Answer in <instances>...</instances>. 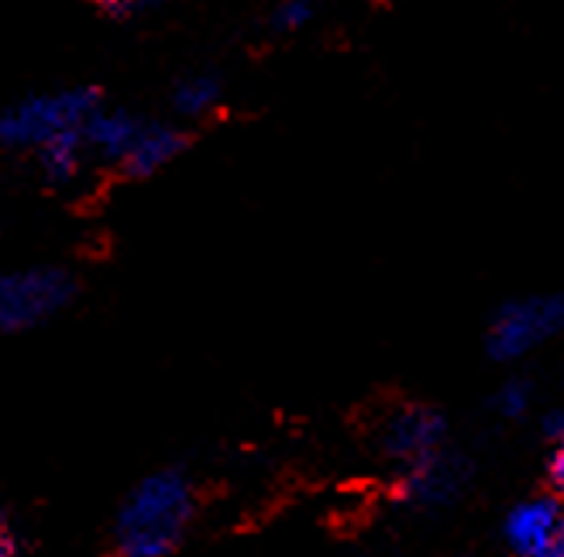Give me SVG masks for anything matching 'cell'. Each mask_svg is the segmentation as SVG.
<instances>
[{"label":"cell","instance_id":"obj_11","mask_svg":"<svg viewBox=\"0 0 564 557\" xmlns=\"http://www.w3.org/2000/svg\"><path fill=\"white\" fill-rule=\"evenodd\" d=\"M220 97H224V87L214 73H193V76H183L173 90V107L176 114L186 118V121H200L207 118L210 110L220 107Z\"/></svg>","mask_w":564,"mask_h":557},{"label":"cell","instance_id":"obj_1","mask_svg":"<svg viewBox=\"0 0 564 557\" xmlns=\"http://www.w3.org/2000/svg\"><path fill=\"white\" fill-rule=\"evenodd\" d=\"M196 492L180 468H159L141 479L118 510L115 557H169L186 537Z\"/></svg>","mask_w":564,"mask_h":557},{"label":"cell","instance_id":"obj_6","mask_svg":"<svg viewBox=\"0 0 564 557\" xmlns=\"http://www.w3.org/2000/svg\"><path fill=\"white\" fill-rule=\"evenodd\" d=\"M447 424L431 406H400L382 424V451L403 468L444 451Z\"/></svg>","mask_w":564,"mask_h":557},{"label":"cell","instance_id":"obj_10","mask_svg":"<svg viewBox=\"0 0 564 557\" xmlns=\"http://www.w3.org/2000/svg\"><path fill=\"white\" fill-rule=\"evenodd\" d=\"M87 159H90V152H87V142H83V131L55 138V142H48L45 149L35 152V162H39V170L45 173V179L59 183V186L73 183L83 173Z\"/></svg>","mask_w":564,"mask_h":557},{"label":"cell","instance_id":"obj_14","mask_svg":"<svg viewBox=\"0 0 564 557\" xmlns=\"http://www.w3.org/2000/svg\"><path fill=\"white\" fill-rule=\"evenodd\" d=\"M551 437H554V448H551V465H547V471H551L554 489L564 492V416L551 424Z\"/></svg>","mask_w":564,"mask_h":557},{"label":"cell","instance_id":"obj_12","mask_svg":"<svg viewBox=\"0 0 564 557\" xmlns=\"http://www.w3.org/2000/svg\"><path fill=\"white\" fill-rule=\"evenodd\" d=\"M530 406H533V389L523 379H506L492 396V409L506 416V421H520V416L530 413Z\"/></svg>","mask_w":564,"mask_h":557},{"label":"cell","instance_id":"obj_8","mask_svg":"<svg viewBox=\"0 0 564 557\" xmlns=\"http://www.w3.org/2000/svg\"><path fill=\"white\" fill-rule=\"evenodd\" d=\"M141 121L138 114L124 107H97L87 128H83V142H87V152L90 159H100V162H110L121 170V162L128 155V149L134 145V138L141 131Z\"/></svg>","mask_w":564,"mask_h":557},{"label":"cell","instance_id":"obj_4","mask_svg":"<svg viewBox=\"0 0 564 557\" xmlns=\"http://www.w3.org/2000/svg\"><path fill=\"white\" fill-rule=\"evenodd\" d=\"M561 330L564 293H533L499 306L486 334V348L496 361H520L557 338Z\"/></svg>","mask_w":564,"mask_h":557},{"label":"cell","instance_id":"obj_2","mask_svg":"<svg viewBox=\"0 0 564 557\" xmlns=\"http://www.w3.org/2000/svg\"><path fill=\"white\" fill-rule=\"evenodd\" d=\"M100 107L94 87H66L52 94H32L0 110V149L39 152L55 138H66L87 128L90 114Z\"/></svg>","mask_w":564,"mask_h":557},{"label":"cell","instance_id":"obj_15","mask_svg":"<svg viewBox=\"0 0 564 557\" xmlns=\"http://www.w3.org/2000/svg\"><path fill=\"white\" fill-rule=\"evenodd\" d=\"M152 0H97V8L110 18H128V14H138L141 8H149Z\"/></svg>","mask_w":564,"mask_h":557},{"label":"cell","instance_id":"obj_5","mask_svg":"<svg viewBox=\"0 0 564 557\" xmlns=\"http://www.w3.org/2000/svg\"><path fill=\"white\" fill-rule=\"evenodd\" d=\"M502 540L517 557H564V506L554 495H533L506 513Z\"/></svg>","mask_w":564,"mask_h":557},{"label":"cell","instance_id":"obj_7","mask_svg":"<svg viewBox=\"0 0 564 557\" xmlns=\"http://www.w3.org/2000/svg\"><path fill=\"white\" fill-rule=\"evenodd\" d=\"M465 476H468L465 461L444 448V451H437L431 458L403 468L400 495L413 506L441 510V506H451L458 499V492L465 489Z\"/></svg>","mask_w":564,"mask_h":557},{"label":"cell","instance_id":"obj_13","mask_svg":"<svg viewBox=\"0 0 564 557\" xmlns=\"http://www.w3.org/2000/svg\"><path fill=\"white\" fill-rule=\"evenodd\" d=\"M317 18V0H279L272 11V28L282 35H296Z\"/></svg>","mask_w":564,"mask_h":557},{"label":"cell","instance_id":"obj_3","mask_svg":"<svg viewBox=\"0 0 564 557\" xmlns=\"http://www.w3.org/2000/svg\"><path fill=\"white\" fill-rule=\"evenodd\" d=\"M76 286L66 269L24 265L0 272V334H24L59 317Z\"/></svg>","mask_w":564,"mask_h":557},{"label":"cell","instance_id":"obj_16","mask_svg":"<svg viewBox=\"0 0 564 557\" xmlns=\"http://www.w3.org/2000/svg\"><path fill=\"white\" fill-rule=\"evenodd\" d=\"M0 557H21L18 554V540L4 531V526H0Z\"/></svg>","mask_w":564,"mask_h":557},{"label":"cell","instance_id":"obj_9","mask_svg":"<svg viewBox=\"0 0 564 557\" xmlns=\"http://www.w3.org/2000/svg\"><path fill=\"white\" fill-rule=\"evenodd\" d=\"M183 149H186V134L180 128L162 124V121H145L121 162V173L131 179H149L162 173L169 162H176Z\"/></svg>","mask_w":564,"mask_h":557}]
</instances>
